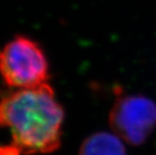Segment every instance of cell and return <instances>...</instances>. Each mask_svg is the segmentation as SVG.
<instances>
[{"mask_svg":"<svg viewBox=\"0 0 156 155\" xmlns=\"http://www.w3.org/2000/svg\"><path fill=\"white\" fill-rule=\"evenodd\" d=\"M65 112L49 84L13 90L0 99V128L11 137L9 155L45 154L61 145Z\"/></svg>","mask_w":156,"mask_h":155,"instance_id":"6da1fadb","label":"cell"},{"mask_svg":"<svg viewBox=\"0 0 156 155\" xmlns=\"http://www.w3.org/2000/svg\"><path fill=\"white\" fill-rule=\"evenodd\" d=\"M0 77L13 90L48 84L49 65L41 44L25 35L6 42L0 48Z\"/></svg>","mask_w":156,"mask_h":155,"instance_id":"7a4b0ae2","label":"cell"},{"mask_svg":"<svg viewBox=\"0 0 156 155\" xmlns=\"http://www.w3.org/2000/svg\"><path fill=\"white\" fill-rule=\"evenodd\" d=\"M110 125L129 144H143L156 127V103L143 95L118 94L110 112Z\"/></svg>","mask_w":156,"mask_h":155,"instance_id":"3957f363","label":"cell"},{"mask_svg":"<svg viewBox=\"0 0 156 155\" xmlns=\"http://www.w3.org/2000/svg\"><path fill=\"white\" fill-rule=\"evenodd\" d=\"M79 155H127L122 139L117 134L97 132L88 137Z\"/></svg>","mask_w":156,"mask_h":155,"instance_id":"277c9868","label":"cell"}]
</instances>
